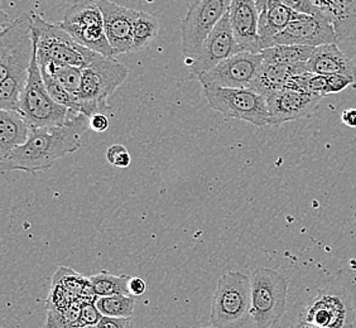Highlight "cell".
Masks as SVG:
<instances>
[{"mask_svg":"<svg viewBox=\"0 0 356 328\" xmlns=\"http://www.w3.org/2000/svg\"><path fill=\"white\" fill-rule=\"evenodd\" d=\"M89 278L83 277L81 274L76 273L75 270L70 268H60L54 275V283L65 288L75 300L79 301V297L83 290L85 286L88 284Z\"/></svg>","mask_w":356,"mask_h":328,"instance_id":"obj_29","label":"cell"},{"mask_svg":"<svg viewBox=\"0 0 356 328\" xmlns=\"http://www.w3.org/2000/svg\"><path fill=\"white\" fill-rule=\"evenodd\" d=\"M81 307L83 304L75 301L69 307L47 311V328H79Z\"/></svg>","mask_w":356,"mask_h":328,"instance_id":"obj_28","label":"cell"},{"mask_svg":"<svg viewBox=\"0 0 356 328\" xmlns=\"http://www.w3.org/2000/svg\"><path fill=\"white\" fill-rule=\"evenodd\" d=\"M316 47L309 46H297V44H278L273 47L264 48L261 51L263 61L273 63H301L309 62L314 55Z\"/></svg>","mask_w":356,"mask_h":328,"instance_id":"obj_22","label":"cell"},{"mask_svg":"<svg viewBox=\"0 0 356 328\" xmlns=\"http://www.w3.org/2000/svg\"><path fill=\"white\" fill-rule=\"evenodd\" d=\"M263 65V55L253 52H239L220 62L218 66L199 76L202 89H250Z\"/></svg>","mask_w":356,"mask_h":328,"instance_id":"obj_11","label":"cell"},{"mask_svg":"<svg viewBox=\"0 0 356 328\" xmlns=\"http://www.w3.org/2000/svg\"><path fill=\"white\" fill-rule=\"evenodd\" d=\"M35 54L31 14L10 22L0 33V109L19 110Z\"/></svg>","mask_w":356,"mask_h":328,"instance_id":"obj_2","label":"cell"},{"mask_svg":"<svg viewBox=\"0 0 356 328\" xmlns=\"http://www.w3.org/2000/svg\"><path fill=\"white\" fill-rule=\"evenodd\" d=\"M339 38L331 22L323 14L297 13L293 21L275 35L269 47L278 44H297L318 47L323 44H339Z\"/></svg>","mask_w":356,"mask_h":328,"instance_id":"obj_12","label":"cell"},{"mask_svg":"<svg viewBox=\"0 0 356 328\" xmlns=\"http://www.w3.org/2000/svg\"><path fill=\"white\" fill-rule=\"evenodd\" d=\"M341 122L349 128H356V109L343 110Z\"/></svg>","mask_w":356,"mask_h":328,"instance_id":"obj_39","label":"cell"},{"mask_svg":"<svg viewBox=\"0 0 356 328\" xmlns=\"http://www.w3.org/2000/svg\"><path fill=\"white\" fill-rule=\"evenodd\" d=\"M147 290V283L144 281L143 278L139 277H133L129 281V292H131L133 297H138V295H143Z\"/></svg>","mask_w":356,"mask_h":328,"instance_id":"obj_38","label":"cell"},{"mask_svg":"<svg viewBox=\"0 0 356 328\" xmlns=\"http://www.w3.org/2000/svg\"><path fill=\"white\" fill-rule=\"evenodd\" d=\"M295 328H318L316 327V326H312V325H309V323H306V322L298 321V323L296 325Z\"/></svg>","mask_w":356,"mask_h":328,"instance_id":"obj_41","label":"cell"},{"mask_svg":"<svg viewBox=\"0 0 356 328\" xmlns=\"http://www.w3.org/2000/svg\"><path fill=\"white\" fill-rule=\"evenodd\" d=\"M129 76V69L115 57L100 56L83 69V82L77 96L81 113L91 117L111 111L108 99Z\"/></svg>","mask_w":356,"mask_h":328,"instance_id":"obj_4","label":"cell"},{"mask_svg":"<svg viewBox=\"0 0 356 328\" xmlns=\"http://www.w3.org/2000/svg\"><path fill=\"white\" fill-rule=\"evenodd\" d=\"M77 301L65 288L58 284H52V289L49 290L46 307L47 311H57L62 308L69 307L71 303Z\"/></svg>","mask_w":356,"mask_h":328,"instance_id":"obj_31","label":"cell"},{"mask_svg":"<svg viewBox=\"0 0 356 328\" xmlns=\"http://www.w3.org/2000/svg\"><path fill=\"white\" fill-rule=\"evenodd\" d=\"M19 111L27 119L32 129L61 125L79 114L74 110L56 103L52 96L49 95L37 60L35 47L27 85L19 97Z\"/></svg>","mask_w":356,"mask_h":328,"instance_id":"obj_6","label":"cell"},{"mask_svg":"<svg viewBox=\"0 0 356 328\" xmlns=\"http://www.w3.org/2000/svg\"><path fill=\"white\" fill-rule=\"evenodd\" d=\"M90 128V119L79 113L66 123L33 128L27 143L15 148L1 159V171H24L32 174L47 171L57 159L75 153L83 147V134Z\"/></svg>","mask_w":356,"mask_h":328,"instance_id":"obj_1","label":"cell"},{"mask_svg":"<svg viewBox=\"0 0 356 328\" xmlns=\"http://www.w3.org/2000/svg\"><path fill=\"white\" fill-rule=\"evenodd\" d=\"M131 278L129 275H114L109 272H100L89 277L99 297H109L115 294L131 295L129 292Z\"/></svg>","mask_w":356,"mask_h":328,"instance_id":"obj_24","label":"cell"},{"mask_svg":"<svg viewBox=\"0 0 356 328\" xmlns=\"http://www.w3.org/2000/svg\"><path fill=\"white\" fill-rule=\"evenodd\" d=\"M90 119V129L95 133H104L109 129L110 122L109 117L105 114H95Z\"/></svg>","mask_w":356,"mask_h":328,"instance_id":"obj_36","label":"cell"},{"mask_svg":"<svg viewBox=\"0 0 356 328\" xmlns=\"http://www.w3.org/2000/svg\"><path fill=\"white\" fill-rule=\"evenodd\" d=\"M254 1H255V6H257L258 10H259V13H261V12H263V10L266 9V7L268 6V3H269V1H272V0H254Z\"/></svg>","mask_w":356,"mask_h":328,"instance_id":"obj_40","label":"cell"},{"mask_svg":"<svg viewBox=\"0 0 356 328\" xmlns=\"http://www.w3.org/2000/svg\"><path fill=\"white\" fill-rule=\"evenodd\" d=\"M97 300H99V295L96 293L95 288H94L92 283L89 279L88 284L85 286L83 292H81L80 297H79V302L81 304H85V303H96Z\"/></svg>","mask_w":356,"mask_h":328,"instance_id":"obj_37","label":"cell"},{"mask_svg":"<svg viewBox=\"0 0 356 328\" xmlns=\"http://www.w3.org/2000/svg\"><path fill=\"white\" fill-rule=\"evenodd\" d=\"M332 24L339 42L356 41V0H311Z\"/></svg>","mask_w":356,"mask_h":328,"instance_id":"obj_17","label":"cell"},{"mask_svg":"<svg viewBox=\"0 0 356 328\" xmlns=\"http://www.w3.org/2000/svg\"><path fill=\"white\" fill-rule=\"evenodd\" d=\"M159 21L151 14L139 12L133 29V52L147 47L159 32Z\"/></svg>","mask_w":356,"mask_h":328,"instance_id":"obj_27","label":"cell"},{"mask_svg":"<svg viewBox=\"0 0 356 328\" xmlns=\"http://www.w3.org/2000/svg\"><path fill=\"white\" fill-rule=\"evenodd\" d=\"M204 94L209 106L227 119H238L258 128L270 125L267 100L254 90L206 88Z\"/></svg>","mask_w":356,"mask_h":328,"instance_id":"obj_9","label":"cell"},{"mask_svg":"<svg viewBox=\"0 0 356 328\" xmlns=\"http://www.w3.org/2000/svg\"><path fill=\"white\" fill-rule=\"evenodd\" d=\"M32 128L19 110L0 109V159L27 143Z\"/></svg>","mask_w":356,"mask_h":328,"instance_id":"obj_20","label":"cell"},{"mask_svg":"<svg viewBox=\"0 0 356 328\" xmlns=\"http://www.w3.org/2000/svg\"><path fill=\"white\" fill-rule=\"evenodd\" d=\"M79 328H99L97 326H83V327H79Z\"/></svg>","mask_w":356,"mask_h":328,"instance_id":"obj_42","label":"cell"},{"mask_svg":"<svg viewBox=\"0 0 356 328\" xmlns=\"http://www.w3.org/2000/svg\"><path fill=\"white\" fill-rule=\"evenodd\" d=\"M323 96L317 94H309L296 90H277L266 96L268 111H269V124H281L293 122L303 117H309L315 113L321 103Z\"/></svg>","mask_w":356,"mask_h":328,"instance_id":"obj_14","label":"cell"},{"mask_svg":"<svg viewBox=\"0 0 356 328\" xmlns=\"http://www.w3.org/2000/svg\"><path fill=\"white\" fill-rule=\"evenodd\" d=\"M252 317V281L245 274L229 272L216 286L210 323L218 328H241Z\"/></svg>","mask_w":356,"mask_h":328,"instance_id":"obj_5","label":"cell"},{"mask_svg":"<svg viewBox=\"0 0 356 328\" xmlns=\"http://www.w3.org/2000/svg\"><path fill=\"white\" fill-rule=\"evenodd\" d=\"M29 14L33 28L35 54L41 67L56 63L86 69L102 56L83 47L60 24L49 23L33 12Z\"/></svg>","mask_w":356,"mask_h":328,"instance_id":"obj_3","label":"cell"},{"mask_svg":"<svg viewBox=\"0 0 356 328\" xmlns=\"http://www.w3.org/2000/svg\"><path fill=\"white\" fill-rule=\"evenodd\" d=\"M309 72L317 75H343L356 83V63L345 55L337 44H323L315 48L307 62Z\"/></svg>","mask_w":356,"mask_h":328,"instance_id":"obj_18","label":"cell"},{"mask_svg":"<svg viewBox=\"0 0 356 328\" xmlns=\"http://www.w3.org/2000/svg\"><path fill=\"white\" fill-rule=\"evenodd\" d=\"M99 328H136L134 323L131 322V318H115V317H106L103 315V318L97 325Z\"/></svg>","mask_w":356,"mask_h":328,"instance_id":"obj_35","label":"cell"},{"mask_svg":"<svg viewBox=\"0 0 356 328\" xmlns=\"http://www.w3.org/2000/svg\"><path fill=\"white\" fill-rule=\"evenodd\" d=\"M102 318H103V313L99 311L96 303H85L81 307L79 327L97 326Z\"/></svg>","mask_w":356,"mask_h":328,"instance_id":"obj_33","label":"cell"},{"mask_svg":"<svg viewBox=\"0 0 356 328\" xmlns=\"http://www.w3.org/2000/svg\"><path fill=\"white\" fill-rule=\"evenodd\" d=\"M297 12L283 6L280 0H272L266 9L259 13V37L261 48L269 47L274 37L280 35L291 22Z\"/></svg>","mask_w":356,"mask_h":328,"instance_id":"obj_21","label":"cell"},{"mask_svg":"<svg viewBox=\"0 0 356 328\" xmlns=\"http://www.w3.org/2000/svg\"><path fill=\"white\" fill-rule=\"evenodd\" d=\"M103 14L104 28L115 55L133 52V29L139 12L111 0H95Z\"/></svg>","mask_w":356,"mask_h":328,"instance_id":"obj_15","label":"cell"},{"mask_svg":"<svg viewBox=\"0 0 356 328\" xmlns=\"http://www.w3.org/2000/svg\"><path fill=\"white\" fill-rule=\"evenodd\" d=\"M229 19L235 40L244 52L261 54L259 37V10L254 0H232Z\"/></svg>","mask_w":356,"mask_h":328,"instance_id":"obj_16","label":"cell"},{"mask_svg":"<svg viewBox=\"0 0 356 328\" xmlns=\"http://www.w3.org/2000/svg\"><path fill=\"white\" fill-rule=\"evenodd\" d=\"M61 24L80 27L104 24L103 14L95 0H81L66 9Z\"/></svg>","mask_w":356,"mask_h":328,"instance_id":"obj_23","label":"cell"},{"mask_svg":"<svg viewBox=\"0 0 356 328\" xmlns=\"http://www.w3.org/2000/svg\"><path fill=\"white\" fill-rule=\"evenodd\" d=\"M205 328H218V327H213V326H211V327H205Z\"/></svg>","mask_w":356,"mask_h":328,"instance_id":"obj_43","label":"cell"},{"mask_svg":"<svg viewBox=\"0 0 356 328\" xmlns=\"http://www.w3.org/2000/svg\"><path fill=\"white\" fill-rule=\"evenodd\" d=\"M283 6L295 10L297 13L311 14H322L317 8L314 6V3L311 0H280Z\"/></svg>","mask_w":356,"mask_h":328,"instance_id":"obj_34","label":"cell"},{"mask_svg":"<svg viewBox=\"0 0 356 328\" xmlns=\"http://www.w3.org/2000/svg\"><path fill=\"white\" fill-rule=\"evenodd\" d=\"M106 161L118 168H127L131 163V157L128 149L122 144L111 145L106 151Z\"/></svg>","mask_w":356,"mask_h":328,"instance_id":"obj_32","label":"cell"},{"mask_svg":"<svg viewBox=\"0 0 356 328\" xmlns=\"http://www.w3.org/2000/svg\"><path fill=\"white\" fill-rule=\"evenodd\" d=\"M239 52L243 51L235 40L229 13H226L216 24V27L210 32V35H207L199 56L192 62V74L199 77L218 66L220 62L225 61L226 58Z\"/></svg>","mask_w":356,"mask_h":328,"instance_id":"obj_13","label":"cell"},{"mask_svg":"<svg viewBox=\"0 0 356 328\" xmlns=\"http://www.w3.org/2000/svg\"><path fill=\"white\" fill-rule=\"evenodd\" d=\"M305 72H309L307 62L286 65L263 61L261 71L252 83L250 89L266 97L273 91L284 89L293 76L301 75Z\"/></svg>","mask_w":356,"mask_h":328,"instance_id":"obj_19","label":"cell"},{"mask_svg":"<svg viewBox=\"0 0 356 328\" xmlns=\"http://www.w3.org/2000/svg\"><path fill=\"white\" fill-rule=\"evenodd\" d=\"M41 71L47 91L49 92V95L52 96V99L55 100L56 103L60 104L62 106H66L70 110H74L76 113H81V106H80V104L77 103L75 97L71 95L60 82L49 75L46 69L41 67Z\"/></svg>","mask_w":356,"mask_h":328,"instance_id":"obj_30","label":"cell"},{"mask_svg":"<svg viewBox=\"0 0 356 328\" xmlns=\"http://www.w3.org/2000/svg\"><path fill=\"white\" fill-rule=\"evenodd\" d=\"M42 69H46L49 75L60 82L62 86L67 90L70 94L77 100V96H79L80 88H81V82H83V67L71 66V65L49 63ZM77 103H79V100H77Z\"/></svg>","mask_w":356,"mask_h":328,"instance_id":"obj_25","label":"cell"},{"mask_svg":"<svg viewBox=\"0 0 356 328\" xmlns=\"http://www.w3.org/2000/svg\"><path fill=\"white\" fill-rule=\"evenodd\" d=\"M232 0H191L181 23L182 54L195 61L207 35L229 12ZM191 62V63H192Z\"/></svg>","mask_w":356,"mask_h":328,"instance_id":"obj_10","label":"cell"},{"mask_svg":"<svg viewBox=\"0 0 356 328\" xmlns=\"http://www.w3.org/2000/svg\"><path fill=\"white\" fill-rule=\"evenodd\" d=\"M300 321L318 328H351L355 321L353 298L343 288H321L306 303Z\"/></svg>","mask_w":356,"mask_h":328,"instance_id":"obj_8","label":"cell"},{"mask_svg":"<svg viewBox=\"0 0 356 328\" xmlns=\"http://www.w3.org/2000/svg\"><path fill=\"white\" fill-rule=\"evenodd\" d=\"M96 306L106 317L131 318L136 307V300L133 295L128 294H115L109 297H99Z\"/></svg>","mask_w":356,"mask_h":328,"instance_id":"obj_26","label":"cell"},{"mask_svg":"<svg viewBox=\"0 0 356 328\" xmlns=\"http://www.w3.org/2000/svg\"><path fill=\"white\" fill-rule=\"evenodd\" d=\"M252 318L257 328H273L286 312L288 281L283 274L259 268L252 277Z\"/></svg>","mask_w":356,"mask_h":328,"instance_id":"obj_7","label":"cell"}]
</instances>
